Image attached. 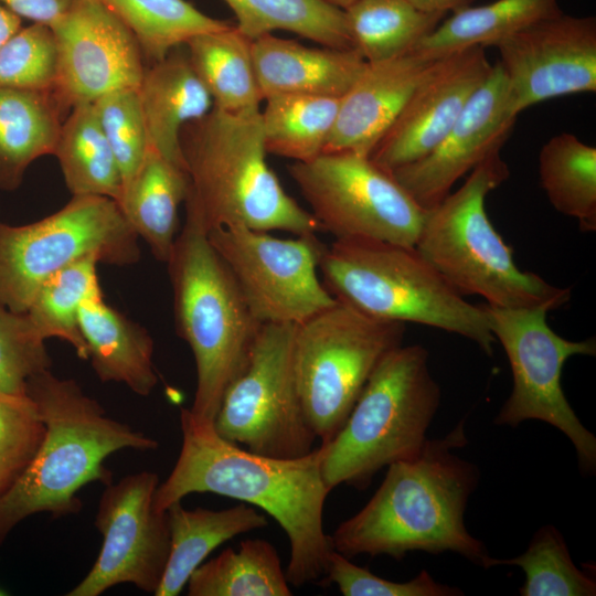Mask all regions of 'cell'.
Here are the masks:
<instances>
[{
  "mask_svg": "<svg viewBox=\"0 0 596 596\" xmlns=\"http://www.w3.org/2000/svg\"><path fill=\"white\" fill-rule=\"evenodd\" d=\"M182 445L169 477L153 497L160 512L192 493H215L258 507L274 518L289 542L285 574L304 586L324 576L332 551L323 528L330 490L321 470V448L297 458L253 453L217 435L213 423L180 413Z\"/></svg>",
  "mask_w": 596,
  "mask_h": 596,
  "instance_id": "obj_1",
  "label": "cell"
},
{
  "mask_svg": "<svg viewBox=\"0 0 596 596\" xmlns=\"http://www.w3.org/2000/svg\"><path fill=\"white\" fill-rule=\"evenodd\" d=\"M467 444L464 421L439 439H428L414 459L392 464L368 503L330 535L333 550L402 560L414 551L455 552L482 566L489 556L464 522L479 481L476 465L454 453Z\"/></svg>",
  "mask_w": 596,
  "mask_h": 596,
  "instance_id": "obj_2",
  "label": "cell"
},
{
  "mask_svg": "<svg viewBox=\"0 0 596 596\" xmlns=\"http://www.w3.org/2000/svg\"><path fill=\"white\" fill-rule=\"evenodd\" d=\"M26 394L44 424V436L33 459L0 496V542L23 520L36 513L54 518L81 511L77 497L89 482L110 483L105 459L119 450H156L158 441L109 417L73 379L51 369L32 376Z\"/></svg>",
  "mask_w": 596,
  "mask_h": 596,
  "instance_id": "obj_3",
  "label": "cell"
},
{
  "mask_svg": "<svg viewBox=\"0 0 596 596\" xmlns=\"http://www.w3.org/2000/svg\"><path fill=\"white\" fill-rule=\"evenodd\" d=\"M180 143L189 179L184 205L207 232L232 226L292 235L321 231L268 166L260 110L230 114L213 107L183 127Z\"/></svg>",
  "mask_w": 596,
  "mask_h": 596,
  "instance_id": "obj_4",
  "label": "cell"
},
{
  "mask_svg": "<svg viewBox=\"0 0 596 596\" xmlns=\"http://www.w3.org/2000/svg\"><path fill=\"white\" fill-rule=\"evenodd\" d=\"M166 265L177 333L195 362L196 387L189 411L195 419L213 423L227 387L248 364L262 324L190 210Z\"/></svg>",
  "mask_w": 596,
  "mask_h": 596,
  "instance_id": "obj_5",
  "label": "cell"
},
{
  "mask_svg": "<svg viewBox=\"0 0 596 596\" xmlns=\"http://www.w3.org/2000/svg\"><path fill=\"white\" fill-rule=\"evenodd\" d=\"M509 174L500 150L488 156L458 190L426 210L415 247L464 297L478 295L500 308L558 309L571 289L521 270L487 214V195Z\"/></svg>",
  "mask_w": 596,
  "mask_h": 596,
  "instance_id": "obj_6",
  "label": "cell"
},
{
  "mask_svg": "<svg viewBox=\"0 0 596 596\" xmlns=\"http://www.w3.org/2000/svg\"><path fill=\"white\" fill-rule=\"evenodd\" d=\"M332 297L369 317L414 322L461 336L492 355L496 339L483 305L457 292L415 246L369 238L334 240L319 263Z\"/></svg>",
  "mask_w": 596,
  "mask_h": 596,
  "instance_id": "obj_7",
  "label": "cell"
},
{
  "mask_svg": "<svg viewBox=\"0 0 596 596\" xmlns=\"http://www.w3.org/2000/svg\"><path fill=\"white\" fill-rule=\"evenodd\" d=\"M441 391L421 344L390 351L374 369L337 435L320 445L323 480L359 490L392 464L416 458L439 407Z\"/></svg>",
  "mask_w": 596,
  "mask_h": 596,
  "instance_id": "obj_8",
  "label": "cell"
},
{
  "mask_svg": "<svg viewBox=\"0 0 596 596\" xmlns=\"http://www.w3.org/2000/svg\"><path fill=\"white\" fill-rule=\"evenodd\" d=\"M139 237L117 201L73 195L62 209L36 222L11 225L0 220V304L24 313L51 276L86 256L99 264L139 262Z\"/></svg>",
  "mask_w": 596,
  "mask_h": 596,
  "instance_id": "obj_9",
  "label": "cell"
},
{
  "mask_svg": "<svg viewBox=\"0 0 596 596\" xmlns=\"http://www.w3.org/2000/svg\"><path fill=\"white\" fill-rule=\"evenodd\" d=\"M405 323L337 301L296 324L294 363L306 418L321 444L343 426L381 360L403 344Z\"/></svg>",
  "mask_w": 596,
  "mask_h": 596,
  "instance_id": "obj_10",
  "label": "cell"
},
{
  "mask_svg": "<svg viewBox=\"0 0 596 596\" xmlns=\"http://www.w3.org/2000/svg\"><path fill=\"white\" fill-rule=\"evenodd\" d=\"M490 330L508 358L512 390L494 423L515 427L538 419L561 430L573 444L583 473L596 470V438L579 421L562 385V370L573 355H595V338L572 341L546 321L549 310L483 305Z\"/></svg>",
  "mask_w": 596,
  "mask_h": 596,
  "instance_id": "obj_11",
  "label": "cell"
},
{
  "mask_svg": "<svg viewBox=\"0 0 596 596\" xmlns=\"http://www.w3.org/2000/svg\"><path fill=\"white\" fill-rule=\"evenodd\" d=\"M296 324H262L248 364L223 395L219 436L275 458H297L317 439L300 401L294 363Z\"/></svg>",
  "mask_w": 596,
  "mask_h": 596,
  "instance_id": "obj_12",
  "label": "cell"
},
{
  "mask_svg": "<svg viewBox=\"0 0 596 596\" xmlns=\"http://www.w3.org/2000/svg\"><path fill=\"white\" fill-rule=\"evenodd\" d=\"M288 172L321 231L336 240L369 238L415 246L426 210L370 156L323 152Z\"/></svg>",
  "mask_w": 596,
  "mask_h": 596,
  "instance_id": "obj_13",
  "label": "cell"
},
{
  "mask_svg": "<svg viewBox=\"0 0 596 596\" xmlns=\"http://www.w3.org/2000/svg\"><path fill=\"white\" fill-rule=\"evenodd\" d=\"M207 236L260 324H298L337 302L318 274L327 245L316 234L278 238L232 226Z\"/></svg>",
  "mask_w": 596,
  "mask_h": 596,
  "instance_id": "obj_14",
  "label": "cell"
},
{
  "mask_svg": "<svg viewBox=\"0 0 596 596\" xmlns=\"http://www.w3.org/2000/svg\"><path fill=\"white\" fill-rule=\"evenodd\" d=\"M158 485L156 472L140 471L105 486L95 518L99 554L67 596H98L119 584L155 594L170 551L167 511L153 504Z\"/></svg>",
  "mask_w": 596,
  "mask_h": 596,
  "instance_id": "obj_15",
  "label": "cell"
},
{
  "mask_svg": "<svg viewBox=\"0 0 596 596\" xmlns=\"http://www.w3.org/2000/svg\"><path fill=\"white\" fill-rule=\"evenodd\" d=\"M518 117L555 97L596 92V19L563 12L539 20L497 42Z\"/></svg>",
  "mask_w": 596,
  "mask_h": 596,
  "instance_id": "obj_16",
  "label": "cell"
},
{
  "mask_svg": "<svg viewBox=\"0 0 596 596\" xmlns=\"http://www.w3.org/2000/svg\"><path fill=\"white\" fill-rule=\"evenodd\" d=\"M51 29L57 52L53 94L72 108L121 88L139 87L146 65L134 34L98 0H73Z\"/></svg>",
  "mask_w": 596,
  "mask_h": 596,
  "instance_id": "obj_17",
  "label": "cell"
},
{
  "mask_svg": "<svg viewBox=\"0 0 596 596\" xmlns=\"http://www.w3.org/2000/svg\"><path fill=\"white\" fill-rule=\"evenodd\" d=\"M515 120L507 78L497 62L436 147L391 172L419 206L433 209L461 177L501 150Z\"/></svg>",
  "mask_w": 596,
  "mask_h": 596,
  "instance_id": "obj_18",
  "label": "cell"
},
{
  "mask_svg": "<svg viewBox=\"0 0 596 596\" xmlns=\"http://www.w3.org/2000/svg\"><path fill=\"white\" fill-rule=\"evenodd\" d=\"M491 67L481 46L436 58L370 158L392 171L427 155L457 120Z\"/></svg>",
  "mask_w": 596,
  "mask_h": 596,
  "instance_id": "obj_19",
  "label": "cell"
},
{
  "mask_svg": "<svg viewBox=\"0 0 596 596\" xmlns=\"http://www.w3.org/2000/svg\"><path fill=\"white\" fill-rule=\"evenodd\" d=\"M434 61L412 50L386 60L366 62L340 98L336 125L324 152L350 151L370 156Z\"/></svg>",
  "mask_w": 596,
  "mask_h": 596,
  "instance_id": "obj_20",
  "label": "cell"
},
{
  "mask_svg": "<svg viewBox=\"0 0 596 596\" xmlns=\"http://www.w3.org/2000/svg\"><path fill=\"white\" fill-rule=\"evenodd\" d=\"M252 53L264 99L274 95L341 98L366 63L355 49L309 47L274 34L253 40Z\"/></svg>",
  "mask_w": 596,
  "mask_h": 596,
  "instance_id": "obj_21",
  "label": "cell"
},
{
  "mask_svg": "<svg viewBox=\"0 0 596 596\" xmlns=\"http://www.w3.org/2000/svg\"><path fill=\"white\" fill-rule=\"evenodd\" d=\"M182 46L146 66L138 94L150 149L185 171L181 131L214 105Z\"/></svg>",
  "mask_w": 596,
  "mask_h": 596,
  "instance_id": "obj_22",
  "label": "cell"
},
{
  "mask_svg": "<svg viewBox=\"0 0 596 596\" xmlns=\"http://www.w3.org/2000/svg\"><path fill=\"white\" fill-rule=\"evenodd\" d=\"M91 365L102 382L127 385L148 396L158 383L155 342L149 331L105 300L102 290L84 300L78 312Z\"/></svg>",
  "mask_w": 596,
  "mask_h": 596,
  "instance_id": "obj_23",
  "label": "cell"
},
{
  "mask_svg": "<svg viewBox=\"0 0 596 596\" xmlns=\"http://www.w3.org/2000/svg\"><path fill=\"white\" fill-rule=\"evenodd\" d=\"M167 514L170 551L155 596L179 595L212 551L240 534L268 524L264 513L244 502L223 510H189L179 501L167 509Z\"/></svg>",
  "mask_w": 596,
  "mask_h": 596,
  "instance_id": "obj_24",
  "label": "cell"
},
{
  "mask_svg": "<svg viewBox=\"0 0 596 596\" xmlns=\"http://www.w3.org/2000/svg\"><path fill=\"white\" fill-rule=\"evenodd\" d=\"M189 189L187 172L149 149L124 185L118 204L137 236L156 259L167 263L178 235V211Z\"/></svg>",
  "mask_w": 596,
  "mask_h": 596,
  "instance_id": "obj_25",
  "label": "cell"
},
{
  "mask_svg": "<svg viewBox=\"0 0 596 596\" xmlns=\"http://www.w3.org/2000/svg\"><path fill=\"white\" fill-rule=\"evenodd\" d=\"M64 118L53 91L0 87V190H17L33 161L53 155Z\"/></svg>",
  "mask_w": 596,
  "mask_h": 596,
  "instance_id": "obj_26",
  "label": "cell"
},
{
  "mask_svg": "<svg viewBox=\"0 0 596 596\" xmlns=\"http://www.w3.org/2000/svg\"><path fill=\"white\" fill-rule=\"evenodd\" d=\"M253 40L235 25L196 34L184 43L213 107L230 114L259 111L264 100L253 61Z\"/></svg>",
  "mask_w": 596,
  "mask_h": 596,
  "instance_id": "obj_27",
  "label": "cell"
},
{
  "mask_svg": "<svg viewBox=\"0 0 596 596\" xmlns=\"http://www.w3.org/2000/svg\"><path fill=\"white\" fill-rule=\"evenodd\" d=\"M557 0H496L465 7L440 22L415 49L429 60L475 46H493L505 36L561 13Z\"/></svg>",
  "mask_w": 596,
  "mask_h": 596,
  "instance_id": "obj_28",
  "label": "cell"
},
{
  "mask_svg": "<svg viewBox=\"0 0 596 596\" xmlns=\"http://www.w3.org/2000/svg\"><path fill=\"white\" fill-rule=\"evenodd\" d=\"M72 195L119 201L123 178L93 103L77 105L64 118L53 152Z\"/></svg>",
  "mask_w": 596,
  "mask_h": 596,
  "instance_id": "obj_29",
  "label": "cell"
},
{
  "mask_svg": "<svg viewBox=\"0 0 596 596\" xmlns=\"http://www.w3.org/2000/svg\"><path fill=\"white\" fill-rule=\"evenodd\" d=\"M189 596L292 595L275 546L264 539H248L240 549L227 547L203 562L191 574Z\"/></svg>",
  "mask_w": 596,
  "mask_h": 596,
  "instance_id": "obj_30",
  "label": "cell"
},
{
  "mask_svg": "<svg viewBox=\"0 0 596 596\" xmlns=\"http://www.w3.org/2000/svg\"><path fill=\"white\" fill-rule=\"evenodd\" d=\"M264 100L260 121L267 153L302 162L324 152L340 98L274 95Z\"/></svg>",
  "mask_w": 596,
  "mask_h": 596,
  "instance_id": "obj_31",
  "label": "cell"
},
{
  "mask_svg": "<svg viewBox=\"0 0 596 596\" xmlns=\"http://www.w3.org/2000/svg\"><path fill=\"white\" fill-rule=\"evenodd\" d=\"M540 184L552 206L578 221L584 232L596 230V148L575 135L550 138L539 152Z\"/></svg>",
  "mask_w": 596,
  "mask_h": 596,
  "instance_id": "obj_32",
  "label": "cell"
},
{
  "mask_svg": "<svg viewBox=\"0 0 596 596\" xmlns=\"http://www.w3.org/2000/svg\"><path fill=\"white\" fill-rule=\"evenodd\" d=\"M236 28L255 40L287 31L322 46L354 49L344 11L326 0H223Z\"/></svg>",
  "mask_w": 596,
  "mask_h": 596,
  "instance_id": "obj_33",
  "label": "cell"
},
{
  "mask_svg": "<svg viewBox=\"0 0 596 596\" xmlns=\"http://www.w3.org/2000/svg\"><path fill=\"white\" fill-rule=\"evenodd\" d=\"M343 11L353 46L366 62L412 51L445 17L409 0H353Z\"/></svg>",
  "mask_w": 596,
  "mask_h": 596,
  "instance_id": "obj_34",
  "label": "cell"
},
{
  "mask_svg": "<svg viewBox=\"0 0 596 596\" xmlns=\"http://www.w3.org/2000/svg\"><path fill=\"white\" fill-rule=\"evenodd\" d=\"M134 34L149 64L192 36L230 23L206 15L187 0H98Z\"/></svg>",
  "mask_w": 596,
  "mask_h": 596,
  "instance_id": "obj_35",
  "label": "cell"
},
{
  "mask_svg": "<svg viewBox=\"0 0 596 596\" xmlns=\"http://www.w3.org/2000/svg\"><path fill=\"white\" fill-rule=\"evenodd\" d=\"M98 259L83 257L51 276L39 288L25 313L46 340L58 338L87 360V347L79 330L78 312L85 299L102 290L97 278Z\"/></svg>",
  "mask_w": 596,
  "mask_h": 596,
  "instance_id": "obj_36",
  "label": "cell"
},
{
  "mask_svg": "<svg viewBox=\"0 0 596 596\" xmlns=\"http://www.w3.org/2000/svg\"><path fill=\"white\" fill-rule=\"evenodd\" d=\"M498 565L520 567L524 584L521 596H594L596 582L573 562L566 542L553 525L540 528L532 536L528 549L510 558L488 556L482 567Z\"/></svg>",
  "mask_w": 596,
  "mask_h": 596,
  "instance_id": "obj_37",
  "label": "cell"
},
{
  "mask_svg": "<svg viewBox=\"0 0 596 596\" xmlns=\"http://www.w3.org/2000/svg\"><path fill=\"white\" fill-rule=\"evenodd\" d=\"M57 52L51 26L21 28L0 47V87L53 91Z\"/></svg>",
  "mask_w": 596,
  "mask_h": 596,
  "instance_id": "obj_38",
  "label": "cell"
},
{
  "mask_svg": "<svg viewBox=\"0 0 596 596\" xmlns=\"http://www.w3.org/2000/svg\"><path fill=\"white\" fill-rule=\"evenodd\" d=\"M123 178V188L150 149L138 87L109 92L93 102Z\"/></svg>",
  "mask_w": 596,
  "mask_h": 596,
  "instance_id": "obj_39",
  "label": "cell"
},
{
  "mask_svg": "<svg viewBox=\"0 0 596 596\" xmlns=\"http://www.w3.org/2000/svg\"><path fill=\"white\" fill-rule=\"evenodd\" d=\"M51 365L45 339L28 315L0 304V394H26L29 380Z\"/></svg>",
  "mask_w": 596,
  "mask_h": 596,
  "instance_id": "obj_40",
  "label": "cell"
},
{
  "mask_svg": "<svg viewBox=\"0 0 596 596\" xmlns=\"http://www.w3.org/2000/svg\"><path fill=\"white\" fill-rule=\"evenodd\" d=\"M44 430L38 408L28 394H0V496L26 469Z\"/></svg>",
  "mask_w": 596,
  "mask_h": 596,
  "instance_id": "obj_41",
  "label": "cell"
},
{
  "mask_svg": "<svg viewBox=\"0 0 596 596\" xmlns=\"http://www.w3.org/2000/svg\"><path fill=\"white\" fill-rule=\"evenodd\" d=\"M328 584H336L344 596H458L464 593L453 586L439 583L423 570L407 582L382 578L368 568L358 566L349 557L332 549L324 572Z\"/></svg>",
  "mask_w": 596,
  "mask_h": 596,
  "instance_id": "obj_42",
  "label": "cell"
},
{
  "mask_svg": "<svg viewBox=\"0 0 596 596\" xmlns=\"http://www.w3.org/2000/svg\"><path fill=\"white\" fill-rule=\"evenodd\" d=\"M20 18L51 26L71 7L73 0H0Z\"/></svg>",
  "mask_w": 596,
  "mask_h": 596,
  "instance_id": "obj_43",
  "label": "cell"
},
{
  "mask_svg": "<svg viewBox=\"0 0 596 596\" xmlns=\"http://www.w3.org/2000/svg\"><path fill=\"white\" fill-rule=\"evenodd\" d=\"M417 9L432 12L444 13L455 12L470 6L473 0H409Z\"/></svg>",
  "mask_w": 596,
  "mask_h": 596,
  "instance_id": "obj_44",
  "label": "cell"
},
{
  "mask_svg": "<svg viewBox=\"0 0 596 596\" xmlns=\"http://www.w3.org/2000/svg\"><path fill=\"white\" fill-rule=\"evenodd\" d=\"M21 28V18L0 2V47Z\"/></svg>",
  "mask_w": 596,
  "mask_h": 596,
  "instance_id": "obj_45",
  "label": "cell"
},
{
  "mask_svg": "<svg viewBox=\"0 0 596 596\" xmlns=\"http://www.w3.org/2000/svg\"><path fill=\"white\" fill-rule=\"evenodd\" d=\"M328 2H330L331 4L344 10L345 8H348L352 2L353 0H326Z\"/></svg>",
  "mask_w": 596,
  "mask_h": 596,
  "instance_id": "obj_46",
  "label": "cell"
},
{
  "mask_svg": "<svg viewBox=\"0 0 596 596\" xmlns=\"http://www.w3.org/2000/svg\"><path fill=\"white\" fill-rule=\"evenodd\" d=\"M2 594H3L2 590H0V595H2Z\"/></svg>",
  "mask_w": 596,
  "mask_h": 596,
  "instance_id": "obj_47",
  "label": "cell"
}]
</instances>
